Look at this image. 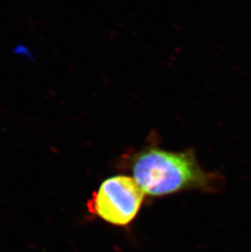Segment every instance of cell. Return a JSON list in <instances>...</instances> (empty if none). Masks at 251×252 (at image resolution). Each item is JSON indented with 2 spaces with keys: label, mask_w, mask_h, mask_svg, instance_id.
Here are the masks:
<instances>
[{
  "label": "cell",
  "mask_w": 251,
  "mask_h": 252,
  "mask_svg": "<svg viewBox=\"0 0 251 252\" xmlns=\"http://www.w3.org/2000/svg\"><path fill=\"white\" fill-rule=\"evenodd\" d=\"M128 164L136 183L152 197L218 189V176L204 171L192 150L174 152L150 145L129 155Z\"/></svg>",
  "instance_id": "cell-1"
},
{
  "label": "cell",
  "mask_w": 251,
  "mask_h": 252,
  "mask_svg": "<svg viewBox=\"0 0 251 252\" xmlns=\"http://www.w3.org/2000/svg\"><path fill=\"white\" fill-rule=\"evenodd\" d=\"M145 195L133 177L113 176L94 192L88 203V211L109 224L127 225L139 213Z\"/></svg>",
  "instance_id": "cell-2"
}]
</instances>
